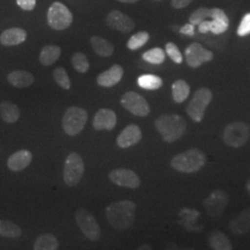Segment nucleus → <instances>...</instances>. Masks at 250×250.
<instances>
[{"mask_svg":"<svg viewBox=\"0 0 250 250\" xmlns=\"http://www.w3.org/2000/svg\"><path fill=\"white\" fill-rule=\"evenodd\" d=\"M136 206L133 201L121 200L112 202L106 208L107 222L116 230H127L134 224Z\"/></svg>","mask_w":250,"mask_h":250,"instance_id":"obj_1","label":"nucleus"},{"mask_svg":"<svg viewBox=\"0 0 250 250\" xmlns=\"http://www.w3.org/2000/svg\"><path fill=\"white\" fill-rule=\"evenodd\" d=\"M155 126L163 140L168 143L178 140L187 130L186 121L177 114L161 115L156 120Z\"/></svg>","mask_w":250,"mask_h":250,"instance_id":"obj_2","label":"nucleus"},{"mask_svg":"<svg viewBox=\"0 0 250 250\" xmlns=\"http://www.w3.org/2000/svg\"><path fill=\"white\" fill-rule=\"evenodd\" d=\"M205 154L197 148L180 153L171 161L172 169L185 173H192L202 169L206 164Z\"/></svg>","mask_w":250,"mask_h":250,"instance_id":"obj_3","label":"nucleus"},{"mask_svg":"<svg viewBox=\"0 0 250 250\" xmlns=\"http://www.w3.org/2000/svg\"><path fill=\"white\" fill-rule=\"evenodd\" d=\"M88 115L83 107H69L62 118V128L68 135L75 136L80 134L86 125Z\"/></svg>","mask_w":250,"mask_h":250,"instance_id":"obj_4","label":"nucleus"},{"mask_svg":"<svg viewBox=\"0 0 250 250\" xmlns=\"http://www.w3.org/2000/svg\"><path fill=\"white\" fill-rule=\"evenodd\" d=\"M84 172V163L83 158L76 152H72L66 158L64 170H63V179L65 184L72 188L80 183L81 179Z\"/></svg>","mask_w":250,"mask_h":250,"instance_id":"obj_5","label":"nucleus"},{"mask_svg":"<svg viewBox=\"0 0 250 250\" xmlns=\"http://www.w3.org/2000/svg\"><path fill=\"white\" fill-rule=\"evenodd\" d=\"M211 99L212 93L210 90L208 88L197 90L187 107L189 117L197 123L201 122L205 114L206 108L210 103Z\"/></svg>","mask_w":250,"mask_h":250,"instance_id":"obj_6","label":"nucleus"},{"mask_svg":"<svg viewBox=\"0 0 250 250\" xmlns=\"http://www.w3.org/2000/svg\"><path fill=\"white\" fill-rule=\"evenodd\" d=\"M76 224L81 231L91 241H98L101 236V230L96 218L84 208L78 209L74 215Z\"/></svg>","mask_w":250,"mask_h":250,"instance_id":"obj_7","label":"nucleus"},{"mask_svg":"<svg viewBox=\"0 0 250 250\" xmlns=\"http://www.w3.org/2000/svg\"><path fill=\"white\" fill-rule=\"evenodd\" d=\"M47 21L54 30H65L72 24V12L62 3L55 2L48 9Z\"/></svg>","mask_w":250,"mask_h":250,"instance_id":"obj_8","label":"nucleus"},{"mask_svg":"<svg viewBox=\"0 0 250 250\" xmlns=\"http://www.w3.org/2000/svg\"><path fill=\"white\" fill-rule=\"evenodd\" d=\"M250 137L249 125L242 122H234L226 126L224 133V140L232 147H240L247 143Z\"/></svg>","mask_w":250,"mask_h":250,"instance_id":"obj_9","label":"nucleus"},{"mask_svg":"<svg viewBox=\"0 0 250 250\" xmlns=\"http://www.w3.org/2000/svg\"><path fill=\"white\" fill-rule=\"evenodd\" d=\"M121 103L125 109L135 116L146 117L150 112V107L146 99L133 91L125 93L122 97Z\"/></svg>","mask_w":250,"mask_h":250,"instance_id":"obj_10","label":"nucleus"},{"mask_svg":"<svg viewBox=\"0 0 250 250\" xmlns=\"http://www.w3.org/2000/svg\"><path fill=\"white\" fill-rule=\"evenodd\" d=\"M228 205V197L224 190L217 189L203 202L206 211L210 217L218 218L222 216Z\"/></svg>","mask_w":250,"mask_h":250,"instance_id":"obj_11","label":"nucleus"},{"mask_svg":"<svg viewBox=\"0 0 250 250\" xmlns=\"http://www.w3.org/2000/svg\"><path fill=\"white\" fill-rule=\"evenodd\" d=\"M186 59L190 67L197 68L203 63L210 62L213 59V53L200 44L193 43L186 49Z\"/></svg>","mask_w":250,"mask_h":250,"instance_id":"obj_12","label":"nucleus"},{"mask_svg":"<svg viewBox=\"0 0 250 250\" xmlns=\"http://www.w3.org/2000/svg\"><path fill=\"white\" fill-rule=\"evenodd\" d=\"M108 177L112 183L122 188H137L141 182L134 170L128 169H116L111 170Z\"/></svg>","mask_w":250,"mask_h":250,"instance_id":"obj_13","label":"nucleus"},{"mask_svg":"<svg viewBox=\"0 0 250 250\" xmlns=\"http://www.w3.org/2000/svg\"><path fill=\"white\" fill-rule=\"evenodd\" d=\"M116 125V113L108 108H100L93 120V127L97 131H111Z\"/></svg>","mask_w":250,"mask_h":250,"instance_id":"obj_14","label":"nucleus"},{"mask_svg":"<svg viewBox=\"0 0 250 250\" xmlns=\"http://www.w3.org/2000/svg\"><path fill=\"white\" fill-rule=\"evenodd\" d=\"M107 24L123 33H129L134 28V21L119 10H113L107 15Z\"/></svg>","mask_w":250,"mask_h":250,"instance_id":"obj_15","label":"nucleus"},{"mask_svg":"<svg viewBox=\"0 0 250 250\" xmlns=\"http://www.w3.org/2000/svg\"><path fill=\"white\" fill-rule=\"evenodd\" d=\"M142 139V132L139 126L130 125L126 126L117 138V145L121 148H128L139 143Z\"/></svg>","mask_w":250,"mask_h":250,"instance_id":"obj_16","label":"nucleus"},{"mask_svg":"<svg viewBox=\"0 0 250 250\" xmlns=\"http://www.w3.org/2000/svg\"><path fill=\"white\" fill-rule=\"evenodd\" d=\"M33 161L32 152L21 149L13 153L8 160V167L10 170L18 172L26 169Z\"/></svg>","mask_w":250,"mask_h":250,"instance_id":"obj_17","label":"nucleus"},{"mask_svg":"<svg viewBox=\"0 0 250 250\" xmlns=\"http://www.w3.org/2000/svg\"><path fill=\"white\" fill-rule=\"evenodd\" d=\"M124 69L122 66L115 64L106 72L100 73L98 76V83L103 87H112L122 80Z\"/></svg>","mask_w":250,"mask_h":250,"instance_id":"obj_18","label":"nucleus"},{"mask_svg":"<svg viewBox=\"0 0 250 250\" xmlns=\"http://www.w3.org/2000/svg\"><path fill=\"white\" fill-rule=\"evenodd\" d=\"M27 38L25 30L21 28H9L0 36V43L6 46L17 45L23 43Z\"/></svg>","mask_w":250,"mask_h":250,"instance_id":"obj_19","label":"nucleus"},{"mask_svg":"<svg viewBox=\"0 0 250 250\" xmlns=\"http://www.w3.org/2000/svg\"><path fill=\"white\" fill-rule=\"evenodd\" d=\"M198 218H199V212L196 209L183 208L179 212V224L183 225L188 231L190 232L199 231L202 229V226H199V224H197Z\"/></svg>","mask_w":250,"mask_h":250,"instance_id":"obj_20","label":"nucleus"},{"mask_svg":"<svg viewBox=\"0 0 250 250\" xmlns=\"http://www.w3.org/2000/svg\"><path fill=\"white\" fill-rule=\"evenodd\" d=\"M230 229L235 234H243L250 230V208L244 209L230 222Z\"/></svg>","mask_w":250,"mask_h":250,"instance_id":"obj_21","label":"nucleus"},{"mask_svg":"<svg viewBox=\"0 0 250 250\" xmlns=\"http://www.w3.org/2000/svg\"><path fill=\"white\" fill-rule=\"evenodd\" d=\"M8 81L14 87L25 88L35 83V77L32 73L25 71H13L9 73Z\"/></svg>","mask_w":250,"mask_h":250,"instance_id":"obj_22","label":"nucleus"},{"mask_svg":"<svg viewBox=\"0 0 250 250\" xmlns=\"http://www.w3.org/2000/svg\"><path fill=\"white\" fill-rule=\"evenodd\" d=\"M21 116L20 108L14 103L5 100L0 103V117L7 124H14Z\"/></svg>","mask_w":250,"mask_h":250,"instance_id":"obj_23","label":"nucleus"},{"mask_svg":"<svg viewBox=\"0 0 250 250\" xmlns=\"http://www.w3.org/2000/svg\"><path fill=\"white\" fill-rule=\"evenodd\" d=\"M90 43L95 53L101 57H109L114 52V45L100 36H92Z\"/></svg>","mask_w":250,"mask_h":250,"instance_id":"obj_24","label":"nucleus"},{"mask_svg":"<svg viewBox=\"0 0 250 250\" xmlns=\"http://www.w3.org/2000/svg\"><path fill=\"white\" fill-rule=\"evenodd\" d=\"M62 54V49L59 45H47L43 47L39 60L44 66H50L59 60Z\"/></svg>","mask_w":250,"mask_h":250,"instance_id":"obj_25","label":"nucleus"},{"mask_svg":"<svg viewBox=\"0 0 250 250\" xmlns=\"http://www.w3.org/2000/svg\"><path fill=\"white\" fill-rule=\"evenodd\" d=\"M208 244L211 249L215 250H232V243L229 238L220 231L211 232L208 237Z\"/></svg>","mask_w":250,"mask_h":250,"instance_id":"obj_26","label":"nucleus"},{"mask_svg":"<svg viewBox=\"0 0 250 250\" xmlns=\"http://www.w3.org/2000/svg\"><path fill=\"white\" fill-rule=\"evenodd\" d=\"M59 249V241L52 233H44L37 237L34 245L35 250H56Z\"/></svg>","mask_w":250,"mask_h":250,"instance_id":"obj_27","label":"nucleus"},{"mask_svg":"<svg viewBox=\"0 0 250 250\" xmlns=\"http://www.w3.org/2000/svg\"><path fill=\"white\" fill-rule=\"evenodd\" d=\"M172 98L176 103H183L188 99L190 94V87L186 81L178 80L174 82L171 86Z\"/></svg>","mask_w":250,"mask_h":250,"instance_id":"obj_28","label":"nucleus"},{"mask_svg":"<svg viewBox=\"0 0 250 250\" xmlns=\"http://www.w3.org/2000/svg\"><path fill=\"white\" fill-rule=\"evenodd\" d=\"M21 229L17 224L6 221L0 220V235L7 238H19L21 236Z\"/></svg>","mask_w":250,"mask_h":250,"instance_id":"obj_29","label":"nucleus"},{"mask_svg":"<svg viewBox=\"0 0 250 250\" xmlns=\"http://www.w3.org/2000/svg\"><path fill=\"white\" fill-rule=\"evenodd\" d=\"M137 83L143 89L157 90L162 86V80L154 74H144L138 77Z\"/></svg>","mask_w":250,"mask_h":250,"instance_id":"obj_30","label":"nucleus"},{"mask_svg":"<svg viewBox=\"0 0 250 250\" xmlns=\"http://www.w3.org/2000/svg\"><path fill=\"white\" fill-rule=\"evenodd\" d=\"M53 78L55 82L63 89H71L72 83L69 75L63 67H58L53 72Z\"/></svg>","mask_w":250,"mask_h":250,"instance_id":"obj_31","label":"nucleus"},{"mask_svg":"<svg viewBox=\"0 0 250 250\" xmlns=\"http://www.w3.org/2000/svg\"><path fill=\"white\" fill-rule=\"evenodd\" d=\"M143 60L152 64H161L165 61V52L160 48L155 47L143 54Z\"/></svg>","mask_w":250,"mask_h":250,"instance_id":"obj_32","label":"nucleus"},{"mask_svg":"<svg viewBox=\"0 0 250 250\" xmlns=\"http://www.w3.org/2000/svg\"><path fill=\"white\" fill-rule=\"evenodd\" d=\"M72 62L74 69L80 73H85L89 70V62L87 60V57L83 53L77 52L73 54Z\"/></svg>","mask_w":250,"mask_h":250,"instance_id":"obj_33","label":"nucleus"},{"mask_svg":"<svg viewBox=\"0 0 250 250\" xmlns=\"http://www.w3.org/2000/svg\"><path fill=\"white\" fill-rule=\"evenodd\" d=\"M149 39V35L146 32H139L132 36L127 42V47L131 50H136L142 47Z\"/></svg>","mask_w":250,"mask_h":250,"instance_id":"obj_34","label":"nucleus"},{"mask_svg":"<svg viewBox=\"0 0 250 250\" xmlns=\"http://www.w3.org/2000/svg\"><path fill=\"white\" fill-rule=\"evenodd\" d=\"M207 18H210V9L200 8L191 14V16L189 17V22L196 26L207 20Z\"/></svg>","mask_w":250,"mask_h":250,"instance_id":"obj_35","label":"nucleus"},{"mask_svg":"<svg viewBox=\"0 0 250 250\" xmlns=\"http://www.w3.org/2000/svg\"><path fill=\"white\" fill-rule=\"evenodd\" d=\"M229 27V21L223 20H212L209 23V32L215 35H221L226 32Z\"/></svg>","mask_w":250,"mask_h":250,"instance_id":"obj_36","label":"nucleus"},{"mask_svg":"<svg viewBox=\"0 0 250 250\" xmlns=\"http://www.w3.org/2000/svg\"><path fill=\"white\" fill-rule=\"evenodd\" d=\"M166 52L168 54V56L171 59L172 62H174L175 63H182L183 62V56L180 52L177 45L173 43H167L166 45Z\"/></svg>","mask_w":250,"mask_h":250,"instance_id":"obj_37","label":"nucleus"},{"mask_svg":"<svg viewBox=\"0 0 250 250\" xmlns=\"http://www.w3.org/2000/svg\"><path fill=\"white\" fill-rule=\"evenodd\" d=\"M237 34L239 36H246L250 34V13H248L242 19L240 25L238 27Z\"/></svg>","mask_w":250,"mask_h":250,"instance_id":"obj_38","label":"nucleus"},{"mask_svg":"<svg viewBox=\"0 0 250 250\" xmlns=\"http://www.w3.org/2000/svg\"><path fill=\"white\" fill-rule=\"evenodd\" d=\"M17 4L24 10H33L36 7V0H17Z\"/></svg>","mask_w":250,"mask_h":250,"instance_id":"obj_39","label":"nucleus"},{"mask_svg":"<svg viewBox=\"0 0 250 250\" xmlns=\"http://www.w3.org/2000/svg\"><path fill=\"white\" fill-rule=\"evenodd\" d=\"M180 33L186 36H194L195 35V25L192 23H188L185 26L182 27L180 30Z\"/></svg>","mask_w":250,"mask_h":250,"instance_id":"obj_40","label":"nucleus"},{"mask_svg":"<svg viewBox=\"0 0 250 250\" xmlns=\"http://www.w3.org/2000/svg\"><path fill=\"white\" fill-rule=\"evenodd\" d=\"M192 0H171V5L175 9H183L188 6Z\"/></svg>","mask_w":250,"mask_h":250,"instance_id":"obj_41","label":"nucleus"},{"mask_svg":"<svg viewBox=\"0 0 250 250\" xmlns=\"http://www.w3.org/2000/svg\"><path fill=\"white\" fill-rule=\"evenodd\" d=\"M209 23H210V21H203L202 22H200L198 24V30L201 34H207L209 32Z\"/></svg>","mask_w":250,"mask_h":250,"instance_id":"obj_42","label":"nucleus"},{"mask_svg":"<svg viewBox=\"0 0 250 250\" xmlns=\"http://www.w3.org/2000/svg\"><path fill=\"white\" fill-rule=\"evenodd\" d=\"M118 1L124 2V3H134V2H136V1H138V0H118Z\"/></svg>","mask_w":250,"mask_h":250,"instance_id":"obj_43","label":"nucleus"},{"mask_svg":"<svg viewBox=\"0 0 250 250\" xmlns=\"http://www.w3.org/2000/svg\"><path fill=\"white\" fill-rule=\"evenodd\" d=\"M247 190H248V193H249V195L250 196V178L248 181V184H247Z\"/></svg>","mask_w":250,"mask_h":250,"instance_id":"obj_44","label":"nucleus"}]
</instances>
